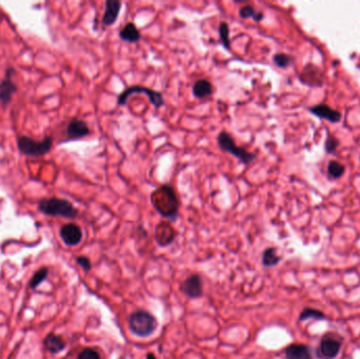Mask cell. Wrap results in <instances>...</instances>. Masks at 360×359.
Returning <instances> with one entry per match:
<instances>
[{
    "instance_id": "obj_1",
    "label": "cell",
    "mask_w": 360,
    "mask_h": 359,
    "mask_svg": "<svg viewBox=\"0 0 360 359\" xmlns=\"http://www.w3.org/2000/svg\"><path fill=\"white\" fill-rule=\"evenodd\" d=\"M151 201L156 211L164 218L174 221L178 217L180 203L172 186L162 185L156 189L151 195Z\"/></svg>"
},
{
    "instance_id": "obj_2",
    "label": "cell",
    "mask_w": 360,
    "mask_h": 359,
    "mask_svg": "<svg viewBox=\"0 0 360 359\" xmlns=\"http://www.w3.org/2000/svg\"><path fill=\"white\" fill-rule=\"evenodd\" d=\"M38 211L46 216L67 219H74L78 215V210L73 206V203L67 199L57 197L41 199L38 202Z\"/></svg>"
},
{
    "instance_id": "obj_3",
    "label": "cell",
    "mask_w": 360,
    "mask_h": 359,
    "mask_svg": "<svg viewBox=\"0 0 360 359\" xmlns=\"http://www.w3.org/2000/svg\"><path fill=\"white\" fill-rule=\"evenodd\" d=\"M54 138L52 136H46L43 140H35L29 136H18L17 137V147L19 152L27 157H42L53 149Z\"/></svg>"
},
{
    "instance_id": "obj_4",
    "label": "cell",
    "mask_w": 360,
    "mask_h": 359,
    "mask_svg": "<svg viewBox=\"0 0 360 359\" xmlns=\"http://www.w3.org/2000/svg\"><path fill=\"white\" fill-rule=\"evenodd\" d=\"M129 327L132 333L139 337H148L156 330V319L147 311H136L129 318Z\"/></svg>"
},
{
    "instance_id": "obj_5",
    "label": "cell",
    "mask_w": 360,
    "mask_h": 359,
    "mask_svg": "<svg viewBox=\"0 0 360 359\" xmlns=\"http://www.w3.org/2000/svg\"><path fill=\"white\" fill-rule=\"evenodd\" d=\"M218 147L221 151L230 153L234 157L239 159V161L244 164H250L256 158V155L249 152L243 147L236 146V142L231 134L225 131H221L217 137Z\"/></svg>"
},
{
    "instance_id": "obj_6",
    "label": "cell",
    "mask_w": 360,
    "mask_h": 359,
    "mask_svg": "<svg viewBox=\"0 0 360 359\" xmlns=\"http://www.w3.org/2000/svg\"><path fill=\"white\" fill-rule=\"evenodd\" d=\"M342 346V338L338 334L330 332L322 336L317 355L320 359H334L338 356Z\"/></svg>"
},
{
    "instance_id": "obj_7",
    "label": "cell",
    "mask_w": 360,
    "mask_h": 359,
    "mask_svg": "<svg viewBox=\"0 0 360 359\" xmlns=\"http://www.w3.org/2000/svg\"><path fill=\"white\" fill-rule=\"evenodd\" d=\"M134 94L147 95L150 102L156 107V109H159V107L164 105V99H163V96L160 92L155 91V90L147 88V87H142V86H133V87H130L127 90H125L118 96V99H117L118 105H125L128 101V98L131 97L132 95H134Z\"/></svg>"
},
{
    "instance_id": "obj_8",
    "label": "cell",
    "mask_w": 360,
    "mask_h": 359,
    "mask_svg": "<svg viewBox=\"0 0 360 359\" xmlns=\"http://www.w3.org/2000/svg\"><path fill=\"white\" fill-rule=\"evenodd\" d=\"M15 72L13 67H8L5 71V78L0 81V103L4 109L11 103L13 96L18 92V87L12 79Z\"/></svg>"
},
{
    "instance_id": "obj_9",
    "label": "cell",
    "mask_w": 360,
    "mask_h": 359,
    "mask_svg": "<svg viewBox=\"0 0 360 359\" xmlns=\"http://www.w3.org/2000/svg\"><path fill=\"white\" fill-rule=\"evenodd\" d=\"M60 237L69 247H75L82 241V231L75 223H67L60 229Z\"/></svg>"
},
{
    "instance_id": "obj_10",
    "label": "cell",
    "mask_w": 360,
    "mask_h": 359,
    "mask_svg": "<svg viewBox=\"0 0 360 359\" xmlns=\"http://www.w3.org/2000/svg\"><path fill=\"white\" fill-rule=\"evenodd\" d=\"M90 133H91L90 128L88 127L86 122L80 121V119H77V118H74V119H72L67 127L66 141L87 137L90 135Z\"/></svg>"
},
{
    "instance_id": "obj_11",
    "label": "cell",
    "mask_w": 360,
    "mask_h": 359,
    "mask_svg": "<svg viewBox=\"0 0 360 359\" xmlns=\"http://www.w3.org/2000/svg\"><path fill=\"white\" fill-rule=\"evenodd\" d=\"M182 291L190 298H198L203 294L202 280L199 275H191L182 284Z\"/></svg>"
},
{
    "instance_id": "obj_12",
    "label": "cell",
    "mask_w": 360,
    "mask_h": 359,
    "mask_svg": "<svg viewBox=\"0 0 360 359\" xmlns=\"http://www.w3.org/2000/svg\"><path fill=\"white\" fill-rule=\"evenodd\" d=\"M120 11H122V3L119 0H106L104 14L102 17V25L110 27L116 22Z\"/></svg>"
},
{
    "instance_id": "obj_13",
    "label": "cell",
    "mask_w": 360,
    "mask_h": 359,
    "mask_svg": "<svg viewBox=\"0 0 360 359\" xmlns=\"http://www.w3.org/2000/svg\"><path fill=\"white\" fill-rule=\"evenodd\" d=\"M175 230L172 228L171 224L166 222H160L157 228H156L155 232V238L156 242L159 244L161 247L169 246L175 238Z\"/></svg>"
},
{
    "instance_id": "obj_14",
    "label": "cell",
    "mask_w": 360,
    "mask_h": 359,
    "mask_svg": "<svg viewBox=\"0 0 360 359\" xmlns=\"http://www.w3.org/2000/svg\"><path fill=\"white\" fill-rule=\"evenodd\" d=\"M310 112L320 118L327 119V121H329L331 123H338L341 119V113L336 111V110H333L332 107H330L327 104L315 105L313 107H311Z\"/></svg>"
},
{
    "instance_id": "obj_15",
    "label": "cell",
    "mask_w": 360,
    "mask_h": 359,
    "mask_svg": "<svg viewBox=\"0 0 360 359\" xmlns=\"http://www.w3.org/2000/svg\"><path fill=\"white\" fill-rule=\"evenodd\" d=\"M285 359H312L311 349L307 344L293 343L285 349Z\"/></svg>"
},
{
    "instance_id": "obj_16",
    "label": "cell",
    "mask_w": 360,
    "mask_h": 359,
    "mask_svg": "<svg viewBox=\"0 0 360 359\" xmlns=\"http://www.w3.org/2000/svg\"><path fill=\"white\" fill-rule=\"evenodd\" d=\"M119 37L124 41L130 43H136L140 40L141 34L133 22H129L122 30H120Z\"/></svg>"
},
{
    "instance_id": "obj_17",
    "label": "cell",
    "mask_w": 360,
    "mask_h": 359,
    "mask_svg": "<svg viewBox=\"0 0 360 359\" xmlns=\"http://www.w3.org/2000/svg\"><path fill=\"white\" fill-rule=\"evenodd\" d=\"M213 94V86L208 79H199L193 86V95L198 99H203Z\"/></svg>"
},
{
    "instance_id": "obj_18",
    "label": "cell",
    "mask_w": 360,
    "mask_h": 359,
    "mask_svg": "<svg viewBox=\"0 0 360 359\" xmlns=\"http://www.w3.org/2000/svg\"><path fill=\"white\" fill-rule=\"evenodd\" d=\"M44 346L50 353L56 354L66 348V342L63 337L55 334H49L44 339Z\"/></svg>"
},
{
    "instance_id": "obj_19",
    "label": "cell",
    "mask_w": 360,
    "mask_h": 359,
    "mask_svg": "<svg viewBox=\"0 0 360 359\" xmlns=\"http://www.w3.org/2000/svg\"><path fill=\"white\" fill-rule=\"evenodd\" d=\"M239 16L242 17L243 19H248V18H253L255 21L259 22L261 21L263 18H265V15H263L262 12L260 11H255V9L252 6H245L242 9L239 10Z\"/></svg>"
},
{
    "instance_id": "obj_20",
    "label": "cell",
    "mask_w": 360,
    "mask_h": 359,
    "mask_svg": "<svg viewBox=\"0 0 360 359\" xmlns=\"http://www.w3.org/2000/svg\"><path fill=\"white\" fill-rule=\"evenodd\" d=\"M281 257L276 253L274 248H268L262 254V265L265 267H274L280 261Z\"/></svg>"
},
{
    "instance_id": "obj_21",
    "label": "cell",
    "mask_w": 360,
    "mask_h": 359,
    "mask_svg": "<svg viewBox=\"0 0 360 359\" xmlns=\"http://www.w3.org/2000/svg\"><path fill=\"white\" fill-rule=\"evenodd\" d=\"M308 319L322 320V319H326V315L319 310L313 308H305L299 315V321H305Z\"/></svg>"
},
{
    "instance_id": "obj_22",
    "label": "cell",
    "mask_w": 360,
    "mask_h": 359,
    "mask_svg": "<svg viewBox=\"0 0 360 359\" xmlns=\"http://www.w3.org/2000/svg\"><path fill=\"white\" fill-rule=\"evenodd\" d=\"M219 38L222 43V45L225 47L226 50L231 49V41H230V27L227 25V22L221 21L219 23Z\"/></svg>"
},
{
    "instance_id": "obj_23",
    "label": "cell",
    "mask_w": 360,
    "mask_h": 359,
    "mask_svg": "<svg viewBox=\"0 0 360 359\" xmlns=\"http://www.w3.org/2000/svg\"><path fill=\"white\" fill-rule=\"evenodd\" d=\"M47 273H49V271H47L46 268H42V269H40V270H38L37 272H36L34 274V276L30 280V286H31V288L32 289L37 288V286L46 278Z\"/></svg>"
},
{
    "instance_id": "obj_24",
    "label": "cell",
    "mask_w": 360,
    "mask_h": 359,
    "mask_svg": "<svg viewBox=\"0 0 360 359\" xmlns=\"http://www.w3.org/2000/svg\"><path fill=\"white\" fill-rule=\"evenodd\" d=\"M273 62H274V64L276 66L279 67V68H286V67H289L291 65L292 58L289 55H286V54L278 53V54L274 55Z\"/></svg>"
},
{
    "instance_id": "obj_25",
    "label": "cell",
    "mask_w": 360,
    "mask_h": 359,
    "mask_svg": "<svg viewBox=\"0 0 360 359\" xmlns=\"http://www.w3.org/2000/svg\"><path fill=\"white\" fill-rule=\"evenodd\" d=\"M328 171H329V174L332 176V177H335V178H338L340 176L343 175L344 173V166L337 162V161H331L329 163V166H328Z\"/></svg>"
},
{
    "instance_id": "obj_26",
    "label": "cell",
    "mask_w": 360,
    "mask_h": 359,
    "mask_svg": "<svg viewBox=\"0 0 360 359\" xmlns=\"http://www.w3.org/2000/svg\"><path fill=\"white\" fill-rule=\"evenodd\" d=\"M77 359H101V357L98 351H96L95 349L92 348H87V349H83L79 353Z\"/></svg>"
},
{
    "instance_id": "obj_27",
    "label": "cell",
    "mask_w": 360,
    "mask_h": 359,
    "mask_svg": "<svg viewBox=\"0 0 360 359\" xmlns=\"http://www.w3.org/2000/svg\"><path fill=\"white\" fill-rule=\"evenodd\" d=\"M338 147V140L333 136H329L326 140V151L328 153H332Z\"/></svg>"
},
{
    "instance_id": "obj_28",
    "label": "cell",
    "mask_w": 360,
    "mask_h": 359,
    "mask_svg": "<svg viewBox=\"0 0 360 359\" xmlns=\"http://www.w3.org/2000/svg\"><path fill=\"white\" fill-rule=\"evenodd\" d=\"M76 260L78 262V265L85 271H90L92 269V263H91V261H90V259L88 257L80 256Z\"/></svg>"
},
{
    "instance_id": "obj_29",
    "label": "cell",
    "mask_w": 360,
    "mask_h": 359,
    "mask_svg": "<svg viewBox=\"0 0 360 359\" xmlns=\"http://www.w3.org/2000/svg\"><path fill=\"white\" fill-rule=\"evenodd\" d=\"M147 359H157V358H156V356H155L154 354L149 353V354L147 355Z\"/></svg>"
}]
</instances>
